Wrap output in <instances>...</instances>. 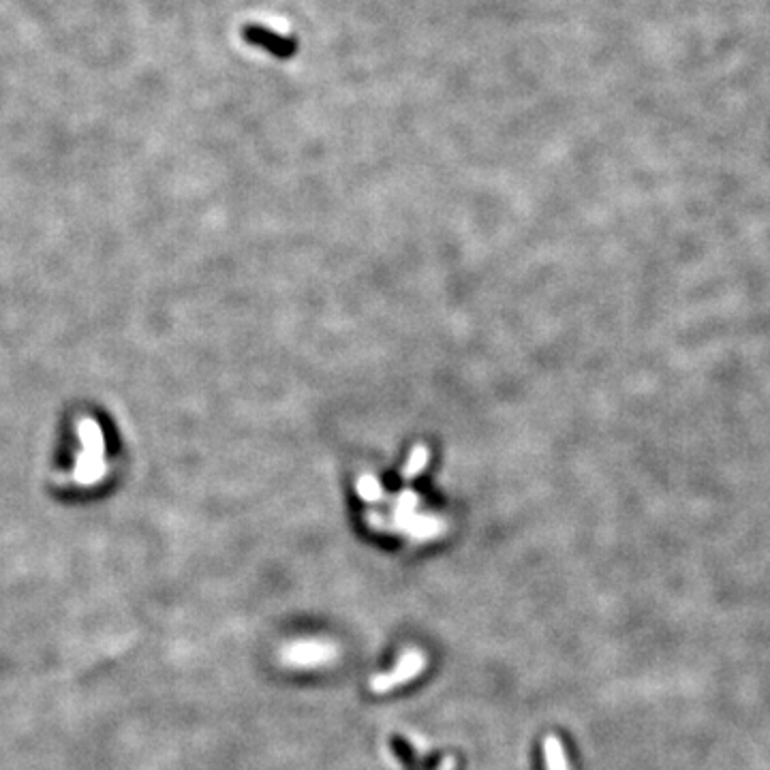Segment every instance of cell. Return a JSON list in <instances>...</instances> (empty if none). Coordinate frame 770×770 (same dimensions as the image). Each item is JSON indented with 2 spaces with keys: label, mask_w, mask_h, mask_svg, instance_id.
Here are the masks:
<instances>
[{
  "label": "cell",
  "mask_w": 770,
  "mask_h": 770,
  "mask_svg": "<svg viewBox=\"0 0 770 770\" xmlns=\"http://www.w3.org/2000/svg\"><path fill=\"white\" fill-rule=\"evenodd\" d=\"M279 657L291 667H317L336 661L339 646L328 640H298L285 644Z\"/></svg>",
  "instance_id": "1"
},
{
  "label": "cell",
  "mask_w": 770,
  "mask_h": 770,
  "mask_svg": "<svg viewBox=\"0 0 770 770\" xmlns=\"http://www.w3.org/2000/svg\"><path fill=\"white\" fill-rule=\"evenodd\" d=\"M426 665V657L420 648H407L405 653L400 655V659L396 661L389 672H383V674H377L372 676L368 687L372 694H387V691L396 689L413 678H418L422 674V670Z\"/></svg>",
  "instance_id": "2"
},
{
  "label": "cell",
  "mask_w": 770,
  "mask_h": 770,
  "mask_svg": "<svg viewBox=\"0 0 770 770\" xmlns=\"http://www.w3.org/2000/svg\"><path fill=\"white\" fill-rule=\"evenodd\" d=\"M544 762H546V770H571L569 768V760H567V753H565V747L563 742L557 738V736H546L544 742Z\"/></svg>",
  "instance_id": "3"
}]
</instances>
